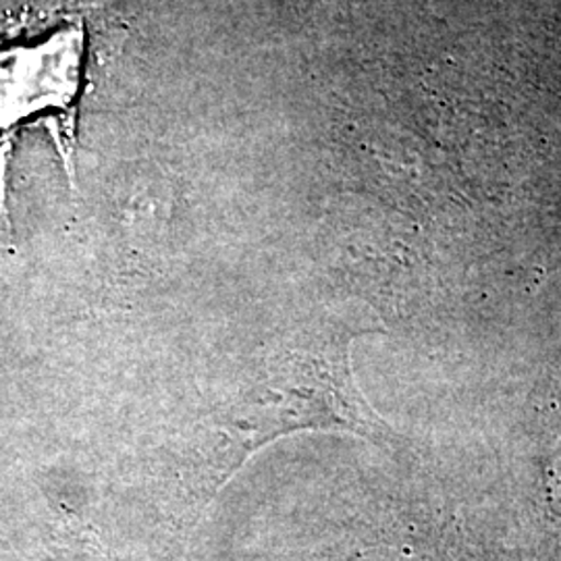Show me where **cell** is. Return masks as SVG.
Returning <instances> with one entry per match:
<instances>
[{
	"instance_id": "cell-1",
	"label": "cell",
	"mask_w": 561,
	"mask_h": 561,
	"mask_svg": "<svg viewBox=\"0 0 561 561\" xmlns=\"http://www.w3.org/2000/svg\"><path fill=\"white\" fill-rule=\"evenodd\" d=\"M354 331L322 322L291 335L262 360L236 398L194 424L178 470L213 486L236 474L264 445L301 431H341L382 443L391 431L352 375Z\"/></svg>"
}]
</instances>
